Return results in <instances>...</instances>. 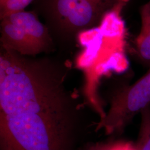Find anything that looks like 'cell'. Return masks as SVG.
I'll list each match as a JSON object with an SVG mask.
<instances>
[{
  "instance_id": "obj_9",
  "label": "cell",
  "mask_w": 150,
  "mask_h": 150,
  "mask_svg": "<svg viewBox=\"0 0 150 150\" xmlns=\"http://www.w3.org/2000/svg\"><path fill=\"white\" fill-rule=\"evenodd\" d=\"M97 4L103 6L107 8H110L112 4L117 0H93Z\"/></svg>"
},
{
  "instance_id": "obj_8",
  "label": "cell",
  "mask_w": 150,
  "mask_h": 150,
  "mask_svg": "<svg viewBox=\"0 0 150 150\" xmlns=\"http://www.w3.org/2000/svg\"><path fill=\"white\" fill-rule=\"evenodd\" d=\"M94 150H137L134 146L130 142H117L112 144L99 146Z\"/></svg>"
},
{
  "instance_id": "obj_2",
  "label": "cell",
  "mask_w": 150,
  "mask_h": 150,
  "mask_svg": "<svg viewBox=\"0 0 150 150\" xmlns=\"http://www.w3.org/2000/svg\"><path fill=\"white\" fill-rule=\"evenodd\" d=\"M1 46L24 56H35L50 48L46 28L31 12L22 11L1 20Z\"/></svg>"
},
{
  "instance_id": "obj_5",
  "label": "cell",
  "mask_w": 150,
  "mask_h": 150,
  "mask_svg": "<svg viewBox=\"0 0 150 150\" xmlns=\"http://www.w3.org/2000/svg\"><path fill=\"white\" fill-rule=\"evenodd\" d=\"M141 26L136 38V45L139 56L150 61V0L140 8Z\"/></svg>"
},
{
  "instance_id": "obj_10",
  "label": "cell",
  "mask_w": 150,
  "mask_h": 150,
  "mask_svg": "<svg viewBox=\"0 0 150 150\" xmlns=\"http://www.w3.org/2000/svg\"><path fill=\"white\" fill-rule=\"evenodd\" d=\"M6 0H0V4H2L4 2H5Z\"/></svg>"
},
{
  "instance_id": "obj_1",
  "label": "cell",
  "mask_w": 150,
  "mask_h": 150,
  "mask_svg": "<svg viewBox=\"0 0 150 150\" xmlns=\"http://www.w3.org/2000/svg\"><path fill=\"white\" fill-rule=\"evenodd\" d=\"M66 67L1 46L0 150H74L87 125Z\"/></svg>"
},
{
  "instance_id": "obj_3",
  "label": "cell",
  "mask_w": 150,
  "mask_h": 150,
  "mask_svg": "<svg viewBox=\"0 0 150 150\" xmlns=\"http://www.w3.org/2000/svg\"><path fill=\"white\" fill-rule=\"evenodd\" d=\"M150 105V68L139 80L113 98L109 110L97 123L96 129H104L107 134L121 131Z\"/></svg>"
},
{
  "instance_id": "obj_6",
  "label": "cell",
  "mask_w": 150,
  "mask_h": 150,
  "mask_svg": "<svg viewBox=\"0 0 150 150\" xmlns=\"http://www.w3.org/2000/svg\"><path fill=\"white\" fill-rule=\"evenodd\" d=\"M137 150H150V105L141 112V123Z\"/></svg>"
},
{
  "instance_id": "obj_4",
  "label": "cell",
  "mask_w": 150,
  "mask_h": 150,
  "mask_svg": "<svg viewBox=\"0 0 150 150\" xmlns=\"http://www.w3.org/2000/svg\"><path fill=\"white\" fill-rule=\"evenodd\" d=\"M56 6L65 21L80 28L95 25L108 9L93 0H56Z\"/></svg>"
},
{
  "instance_id": "obj_7",
  "label": "cell",
  "mask_w": 150,
  "mask_h": 150,
  "mask_svg": "<svg viewBox=\"0 0 150 150\" xmlns=\"http://www.w3.org/2000/svg\"><path fill=\"white\" fill-rule=\"evenodd\" d=\"M33 0H6L0 4L1 20L12 13L24 11Z\"/></svg>"
}]
</instances>
